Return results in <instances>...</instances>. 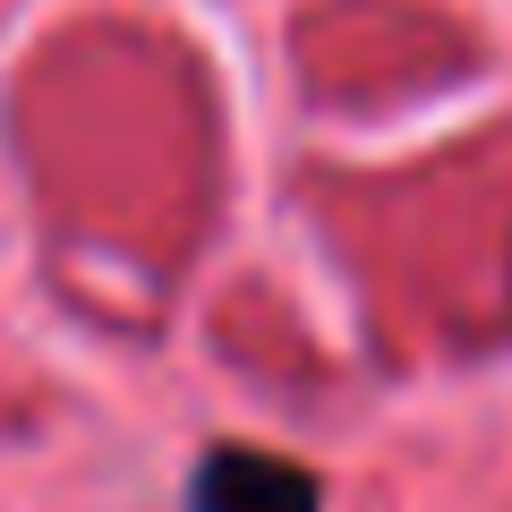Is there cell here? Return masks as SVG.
Listing matches in <instances>:
<instances>
[{
  "label": "cell",
  "instance_id": "cell-1",
  "mask_svg": "<svg viewBox=\"0 0 512 512\" xmlns=\"http://www.w3.org/2000/svg\"><path fill=\"white\" fill-rule=\"evenodd\" d=\"M197 512H316V478L274 453H205L197 461Z\"/></svg>",
  "mask_w": 512,
  "mask_h": 512
}]
</instances>
